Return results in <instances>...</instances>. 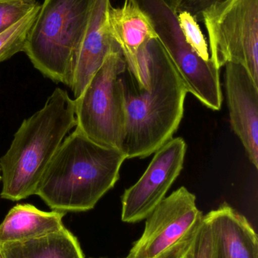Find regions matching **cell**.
I'll return each instance as SVG.
<instances>
[{
    "mask_svg": "<svg viewBox=\"0 0 258 258\" xmlns=\"http://www.w3.org/2000/svg\"><path fill=\"white\" fill-rule=\"evenodd\" d=\"M121 80L127 115L121 150L127 159L148 157L180 126L187 90L158 38L142 45Z\"/></svg>",
    "mask_w": 258,
    "mask_h": 258,
    "instance_id": "cell-1",
    "label": "cell"
},
{
    "mask_svg": "<svg viewBox=\"0 0 258 258\" xmlns=\"http://www.w3.org/2000/svg\"><path fill=\"white\" fill-rule=\"evenodd\" d=\"M126 159L122 150L100 145L76 128L50 161L35 195L53 211L91 210L116 184Z\"/></svg>",
    "mask_w": 258,
    "mask_h": 258,
    "instance_id": "cell-2",
    "label": "cell"
},
{
    "mask_svg": "<svg viewBox=\"0 0 258 258\" xmlns=\"http://www.w3.org/2000/svg\"><path fill=\"white\" fill-rule=\"evenodd\" d=\"M74 126V99L58 88L40 110L24 119L0 159L2 198L19 201L35 195L50 161Z\"/></svg>",
    "mask_w": 258,
    "mask_h": 258,
    "instance_id": "cell-3",
    "label": "cell"
},
{
    "mask_svg": "<svg viewBox=\"0 0 258 258\" xmlns=\"http://www.w3.org/2000/svg\"><path fill=\"white\" fill-rule=\"evenodd\" d=\"M95 0H44L24 51L34 68L71 88Z\"/></svg>",
    "mask_w": 258,
    "mask_h": 258,
    "instance_id": "cell-4",
    "label": "cell"
},
{
    "mask_svg": "<svg viewBox=\"0 0 258 258\" xmlns=\"http://www.w3.org/2000/svg\"><path fill=\"white\" fill-rule=\"evenodd\" d=\"M122 51L108 56L80 96L74 98L76 128L94 142L121 150L125 136V98L121 75Z\"/></svg>",
    "mask_w": 258,
    "mask_h": 258,
    "instance_id": "cell-5",
    "label": "cell"
},
{
    "mask_svg": "<svg viewBox=\"0 0 258 258\" xmlns=\"http://www.w3.org/2000/svg\"><path fill=\"white\" fill-rule=\"evenodd\" d=\"M200 21L217 68L242 63L258 84V0H222L205 9Z\"/></svg>",
    "mask_w": 258,
    "mask_h": 258,
    "instance_id": "cell-6",
    "label": "cell"
},
{
    "mask_svg": "<svg viewBox=\"0 0 258 258\" xmlns=\"http://www.w3.org/2000/svg\"><path fill=\"white\" fill-rule=\"evenodd\" d=\"M185 186L165 197L146 218L142 236L126 258H186L203 218Z\"/></svg>",
    "mask_w": 258,
    "mask_h": 258,
    "instance_id": "cell-7",
    "label": "cell"
},
{
    "mask_svg": "<svg viewBox=\"0 0 258 258\" xmlns=\"http://www.w3.org/2000/svg\"><path fill=\"white\" fill-rule=\"evenodd\" d=\"M186 149V141L178 137L154 153L139 180L123 194L121 219L124 222L142 221L160 204L183 170Z\"/></svg>",
    "mask_w": 258,
    "mask_h": 258,
    "instance_id": "cell-8",
    "label": "cell"
},
{
    "mask_svg": "<svg viewBox=\"0 0 258 258\" xmlns=\"http://www.w3.org/2000/svg\"><path fill=\"white\" fill-rule=\"evenodd\" d=\"M187 258H258L257 234L227 203L203 216Z\"/></svg>",
    "mask_w": 258,
    "mask_h": 258,
    "instance_id": "cell-9",
    "label": "cell"
},
{
    "mask_svg": "<svg viewBox=\"0 0 258 258\" xmlns=\"http://www.w3.org/2000/svg\"><path fill=\"white\" fill-rule=\"evenodd\" d=\"M225 68L230 124L250 162L258 168V84L242 63L228 62Z\"/></svg>",
    "mask_w": 258,
    "mask_h": 258,
    "instance_id": "cell-10",
    "label": "cell"
},
{
    "mask_svg": "<svg viewBox=\"0 0 258 258\" xmlns=\"http://www.w3.org/2000/svg\"><path fill=\"white\" fill-rule=\"evenodd\" d=\"M110 0H95L84 37L77 54L71 89L74 98L80 96L109 54L122 51L109 28Z\"/></svg>",
    "mask_w": 258,
    "mask_h": 258,
    "instance_id": "cell-11",
    "label": "cell"
},
{
    "mask_svg": "<svg viewBox=\"0 0 258 258\" xmlns=\"http://www.w3.org/2000/svg\"><path fill=\"white\" fill-rule=\"evenodd\" d=\"M65 212H43L30 204L17 205L0 224V245L23 242L65 228Z\"/></svg>",
    "mask_w": 258,
    "mask_h": 258,
    "instance_id": "cell-12",
    "label": "cell"
},
{
    "mask_svg": "<svg viewBox=\"0 0 258 258\" xmlns=\"http://www.w3.org/2000/svg\"><path fill=\"white\" fill-rule=\"evenodd\" d=\"M108 19L111 33L121 47L127 67L133 64L144 44L157 38L146 15L128 0L121 7L111 6Z\"/></svg>",
    "mask_w": 258,
    "mask_h": 258,
    "instance_id": "cell-13",
    "label": "cell"
},
{
    "mask_svg": "<svg viewBox=\"0 0 258 258\" xmlns=\"http://www.w3.org/2000/svg\"><path fill=\"white\" fill-rule=\"evenodd\" d=\"M3 258H85L77 237L68 229L23 242L0 245Z\"/></svg>",
    "mask_w": 258,
    "mask_h": 258,
    "instance_id": "cell-14",
    "label": "cell"
},
{
    "mask_svg": "<svg viewBox=\"0 0 258 258\" xmlns=\"http://www.w3.org/2000/svg\"><path fill=\"white\" fill-rule=\"evenodd\" d=\"M40 5L36 3L28 14L0 34V63L24 51L27 35L37 17Z\"/></svg>",
    "mask_w": 258,
    "mask_h": 258,
    "instance_id": "cell-15",
    "label": "cell"
},
{
    "mask_svg": "<svg viewBox=\"0 0 258 258\" xmlns=\"http://www.w3.org/2000/svg\"><path fill=\"white\" fill-rule=\"evenodd\" d=\"M177 14L179 25L188 45L203 60H209V47L196 18L186 11L180 10Z\"/></svg>",
    "mask_w": 258,
    "mask_h": 258,
    "instance_id": "cell-16",
    "label": "cell"
},
{
    "mask_svg": "<svg viewBox=\"0 0 258 258\" xmlns=\"http://www.w3.org/2000/svg\"><path fill=\"white\" fill-rule=\"evenodd\" d=\"M36 3L37 2H0V34L28 14Z\"/></svg>",
    "mask_w": 258,
    "mask_h": 258,
    "instance_id": "cell-17",
    "label": "cell"
},
{
    "mask_svg": "<svg viewBox=\"0 0 258 258\" xmlns=\"http://www.w3.org/2000/svg\"><path fill=\"white\" fill-rule=\"evenodd\" d=\"M221 1L222 0H184L180 6L178 12L180 10L186 11L193 15L197 21H200L201 13L205 9Z\"/></svg>",
    "mask_w": 258,
    "mask_h": 258,
    "instance_id": "cell-18",
    "label": "cell"
},
{
    "mask_svg": "<svg viewBox=\"0 0 258 258\" xmlns=\"http://www.w3.org/2000/svg\"><path fill=\"white\" fill-rule=\"evenodd\" d=\"M165 1L174 9V12L177 13L180 6H181L182 3H183L184 0H165Z\"/></svg>",
    "mask_w": 258,
    "mask_h": 258,
    "instance_id": "cell-19",
    "label": "cell"
},
{
    "mask_svg": "<svg viewBox=\"0 0 258 258\" xmlns=\"http://www.w3.org/2000/svg\"><path fill=\"white\" fill-rule=\"evenodd\" d=\"M8 1H26L30 3H36V0H0V2H8Z\"/></svg>",
    "mask_w": 258,
    "mask_h": 258,
    "instance_id": "cell-20",
    "label": "cell"
},
{
    "mask_svg": "<svg viewBox=\"0 0 258 258\" xmlns=\"http://www.w3.org/2000/svg\"><path fill=\"white\" fill-rule=\"evenodd\" d=\"M0 171H1V168H0ZM2 180V175H0V180Z\"/></svg>",
    "mask_w": 258,
    "mask_h": 258,
    "instance_id": "cell-21",
    "label": "cell"
},
{
    "mask_svg": "<svg viewBox=\"0 0 258 258\" xmlns=\"http://www.w3.org/2000/svg\"><path fill=\"white\" fill-rule=\"evenodd\" d=\"M0 258H3V256H2L1 253H0Z\"/></svg>",
    "mask_w": 258,
    "mask_h": 258,
    "instance_id": "cell-22",
    "label": "cell"
},
{
    "mask_svg": "<svg viewBox=\"0 0 258 258\" xmlns=\"http://www.w3.org/2000/svg\"><path fill=\"white\" fill-rule=\"evenodd\" d=\"M186 258H187V257H186Z\"/></svg>",
    "mask_w": 258,
    "mask_h": 258,
    "instance_id": "cell-23",
    "label": "cell"
}]
</instances>
